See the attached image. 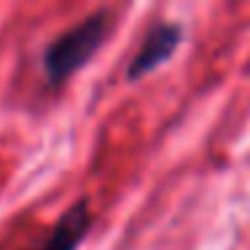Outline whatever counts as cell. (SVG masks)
I'll return each mask as SVG.
<instances>
[{"mask_svg": "<svg viewBox=\"0 0 250 250\" xmlns=\"http://www.w3.org/2000/svg\"><path fill=\"white\" fill-rule=\"evenodd\" d=\"M180 38H183L180 24H175V22H159V24H153V27L146 33V38H143L137 54L132 57L129 67H126V76H129L132 81H137V78L148 76L151 70H156L164 60H169V57H172V51L178 49Z\"/></svg>", "mask_w": 250, "mask_h": 250, "instance_id": "2", "label": "cell"}, {"mask_svg": "<svg viewBox=\"0 0 250 250\" xmlns=\"http://www.w3.org/2000/svg\"><path fill=\"white\" fill-rule=\"evenodd\" d=\"M113 17L110 11H97L89 19L78 22L76 27H70L67 33H62L54 43L46 49L43 54V73L49 78L51 86L67 81L73 73H78L103 46V41L108 38Z\"/></svg>", "mask_w": 250, "mask_h": 250, "instance_id": "1", "label": "cell"}, {"mask_svg": "<svg viewBox=\"0 0 250 250\" xmlns=\"http://www.w3.org/2000/svg\"><path fill=\"white\" fill-rule=\"evenodd\" d=\"M89 226H92V212H89L86 202H78L76 207L62 215V221L57 223V229L46 237L43 245L33 250H76L81 245V239L86 237Z\"/></svg>", "mask_w": 250, "mask_h": 250, "instance_id": "3", "label": "cell"}]
</instances>
